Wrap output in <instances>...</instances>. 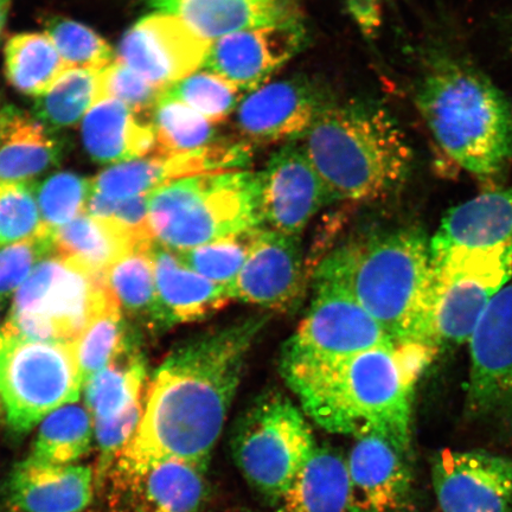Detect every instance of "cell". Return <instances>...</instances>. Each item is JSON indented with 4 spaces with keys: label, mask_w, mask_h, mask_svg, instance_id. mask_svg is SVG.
Instances as JSON below:
<instances>
[{
    "label": "cell",
    "mask_w": 512,
    "mask_h": 512,
    "mask_svg": "<svg viewBox=\"0 0 512 512\" xmlns=\"http://www.w3.org/2000/svg\"><path fill=\"white\" fill-rule=\"evenodd\" d=\"M131 342L125 328L123 311L112 297L96 312L91 323L74 342L83 386Z\"/></svg>",
    "instance_id": "35"
},
{
    "label": "cell",
    "mask_w": 512,
    "mask_h": 512,
    "mask_svg": "<svg viewBox=\"0 0 512 512\" xmlns=\"http://www.w3.org/2000/svg\"><path fill=\"white\" fill-rule=\"evenodd\" d=\"M145 376L143 357L131 342L83 386L93 422L117 419L142 400Z\"/></svg>",
    "instance_id": "29"
},
{
    "label": "cell",
    "mask_w": 512,
    "mask_h": 512,
    "mask_svg": "<svg viewBox=\"0 0 512 512\" xmlns=\"http://www.w3.org/2000/svg\"><path fill=\"white\" fill-rule=\"evenodd\" d=\"M259 175L264 228L300 236L318 211L331 202L302 144L281 147Z\"/></svg>",
    "instance_id": "16"
},
{
    "label": "cell",
    "mask_w": 512,
    "mask_h": 512,
    "mask_svg": "<svg viewBox=\"0 0 512 512\" xmlns=\"http://www.w3.org/2000/svg\"><path fill=\"white\" fill-rule=\"evenodd\" d=\"M316 297L284 352L313 357H343L395 344L382 326L341 291L315 286Z\"/></svg>",
    "instance_id": "13"
},
{
    "label": "cell",
    "mask_w": 512,
    "mask_h": 512,
    "mask_svg": "<svg viewBox=\"0 0 512 512\" xmlns=\"http://www.w3.org/2000/svg\"><path fill=\"white\" fill-rule=\"evenodd\" d=\"M315 286L341 291L360 304L396 345L437 351L431 329L430 241L415 229L356 239L323 256Z\"/></svg>",
    "instance_id": "4"
},
{
    "label": "cell",
    "mask_w": 512,
    "mask_h": 512,
    "mask_svg": "<svg viewBox=\"0 0 512 512\" xmlns=\"http://www.w3.org/2000/svg\"><path fill=\"white\" fill-rule=\"evenodd\" d=\"M240 89L221 76L202 70L165 89V93L183 102L211 123H220L241 102Z\"/></svg>",
    "instance_id": "37"
},
{
    "label": "cell",
    "mask_w": 512,
    "mask_h": 512,
    "mask_svg": "<svg viewBox=\"0 0 512 512\" xmlns=\"http://www.w3.org/2000/svg\"><path fill=\"white\" fill-rule=\"evenodd\" d=\"M46 229L35 185L0 182V246L32 238Z\"/></svg>",
    "instance_id": "40"
},
{
    "label": "cell",
    "mask_w": 512,
    "mask_h": 512,
    "mask_svg": "<svg viewBox=\"0 0 512 512\" xmlns=\"http://www.w3.org/2000/svg\"><path fill=\"white\" fill-rule=\"evenodd\" d=\"M54 253L96 273L104 274L121 256L138 247L139 243L112 222L82 214L53 233Z\"/></svg>",
    "instance_id": "28"
},
{
    "label": "cell",
    "mask_w": 512,
    "mask_h": 512,
    "mask_svg": "<svg viewBox=\"0 0 512 512\" xmlns=\"http://www.w3.org/2000/svg\"><path fill=\"white\" fill-rule=\"evenodd\" d=\"M206 473L165 460L133 473H111L112 512H201L208 497Z\"/></svg>",
    "instance_id": "20"
},
{
    "label": "cell",
    "mask_w": 512,
    "mask_h": 512,
    "mask_svg": "<svg viewBox=\"0 0 512 512\" xmlns=\"http://www.w3.org/2000/svg\"><path fill=\"white\" fill-rule=\"evenodd\" d=\"M210 43L181 19L156 12L126 32L118 60L165 91L203 67Z\"/></svg>",
    "instance_id": "12"
},
{
    "label": "cell",
    "mask_w": 512,
    "mask_h": 512,
    "mask_svg": "<svg viewBox=\"0 0 512 512\" xmlns=\"http://www.w3.org/2000/svg\"><path fill=\"white\" fill-rule=\"evenodd\" d=\"M163 92L119 60L100 70L101 100H119L134 113L155 107Z\"/></svg>",
    "instance_id": "42"
},
{
    "label": "cell",
    "mask_w": 512,
    "mask_h": 512,
    "mask_svg": "<svg viewBox=\"0 0 512 512\" xmlns=\"http://www.w3.org/2000/svg\"><path fill=\"white\" fill-rule=\"evenodd\" d=\"M68 69L47 34L17 35L6 44V76L19 92L38 98Z\"/></svg>",
    "instance_id": "30"
},
{
    "label": "cell",
    "mask_w": 512,
    "mask_h": 512,
    "mask_svg": "<svg viewBox=\"0 0 512 512\" xmlns=\"http://www.w3.org/2000/svg\"><path fill=\"white\" fill-rule=\"evenodd\" d=\"M260 175L207 172L174 179L147 195L153 241L171 251L264 228Z\"/></svg>",
    "instance_id": "6"
},
{
    "label": "cell",
    "mask_w": 512,
    "mask_h": 512,
    "mask_svg": "<svg viewBox=\"0 0 512 512\" xmlns=\"http://www.w3.org/2000/svg\"><path fill=\"white\" fill-rule=\"evenodd\" d=\"M466 407L512 428V283L492 300L469 342Z\"/></svg>",
    "instance_id": "11"
},
{
    "label": "cell",
    "mask_w": 512,
    "mask_h": 512,
    "mask_svg": "<svg viewBox=\"0 0 512 512\" xmlns=\"http://www.w3.org/2000/svg\"><path fill=\"white\" fill-rule=\"evenodd\" d=\"M62 144L17 108L0 111V182L28 183L59 164Z\"/></svg>",
    "instance_id": "26"
},
{
    "label": "cell",
    "mask_w": 512,
    "mask_h": 512,
    "mask_svg": "<svg viewBox=\"0 0 512 512\" xmlns=\"http://www.w3.org/2000/svg\"><path fill=\"white\" fill-rule=\"evenodd\" d=\"M453 249L512 256V188L490 189L448 210L430 241L431 256Z\"/></svg>",
    "instance_id": "22"
},
{
    "label": "cell",
    "mask_w": 512,
    "mask_h": 512,
    "mask_svg": "<svg viewBox=\"0 0 512 512\" xmlns=\"http://www.w3.org/2000/svg\"><path fill=\"white\" fill-rule=\"evenodd\" d=\"M209 42L233 32L303 22L299 0H146Z\"/></svg>",
    "instance_id": "21"
},
{
    "label": "cell",
    "mask_w": 512,
    "mask_h": 512,
    "mask_svg": "<svg viewBox=\"0 0 512 512\" xmlns=\"http://www.w3.org/2000/svg\"><path fill=\"white\" fill-rule=\"evenodd\" d=\"M100 100V70L72 68L38 96L34 113L41 124L55 130L78 124Z\"/></svg>",
    "instance_id": "32"
},
{
    "label": "cell",
    "mask_w": 512,
    "mask_h": 512,
    "mask_svg": "<svg viewBox=\"0 0 512 512\" xmlns=\"http://www.w3.org/2000/svg\"><path fill=\"white\" fill-rule=\"evenodd\" d=\"M82 388L74 344L0 329V398L11 430L29 432L57 408L78 401Z\"/></svg>",
    "instance_id": "9"
},
{
    "label": "cell",
    "mask_w": 512,
    "mask_h": 512,
    "mask_svg": "<svg viewBox=\"0 0 512 512\" xmlns=\"http://www.w3.org/2000/svg\"><path fill=\"white\" fill-rule=\"evenodd\" d=\"M266 323L265 316L247 318L203 332L171 351L153 375L142 420L110 475L139 472L165 460L207 472L247 356Z\"/></svg>",
    "instance_id": "1"
},
{
    "label": "cell",
    "mask_w": 512,
    "mask_h": 512,
    "mask_svg": "<svg viewBox=\"0 0 512 512\" xmlns=\"http://www.w3.org/2000/svg\"><path fill=\"white\" fill-rule=\"evenodd\" d=\"M503 29L505 31V37L508 38L509 43L512 47V12L510 15L503 19Z\"/></svg>",
    "instance_id": "44"
},
{
    "label": "cell",
    "mask_w": 512,
    "mask_h": 512,
    "mask_svg": "<svg viewBox=\"0 0 512 512\" xmlns=\"http://www.w3.org/2000/svg\"><path fill=\"white\" fill-rule=\"evenodd\" d=\"M435 351L387 344L343 357L288 354L281 374L303 412L329 433L380 437L413 454L414 384Z\"/></svg>",
    "instance_id": "2"
},
{
    "label": "cell",
    "mask_w": 512,
    "mask_h": 512,
    "mask_svg": "<svg viewBox=\"0 0 512 512\" xmlns=\"http://www.w3.org/2000/svg\"><path fill=\"white\" fill-rule=\"evenodd\" d=\"M443 512H512V459L486 451L444 450L431 465Z\"/></svg>",
    "instance_id": "14"
},
{
    "label": "cell",
    "mask_w": 512,
    "mask_h": 512,
    "mask_svg": "<svg viewBox=\"0 0 512 512\" xmlns=\"http://www.w3.org/2000/svg\"><path fill=\"white\" fill-rule=\"evenodd\" d=\"M347 458L330 447H316L278 503L277 512H348Z\"/></svg>",
    "instance_id": "27"
},
{
    "label": "cell",
    "mask_w": 512,
    "mask_h": 512,
    "mask_svg": "<svg viewBox=\"0 0 512 512\" xmlns=\"http://www.w3.org/2000/svg\"><path fill=\"white\" fill-rule=\"evenodd\" d=\"M46 34L70 69L102 70L114 62L110 44L78 22L51 19Z\"/></svg>",
    "instance_id": "39"
},
{
    "label": "cell",
    "mask_w": 512,
    "mask_h": 512,
    "mask_svg": "<svg viewBox=\"0 0 512 512\" xmlns=\"http://www.w3.org/2000/svg\"><path fill=\"white\" fill-rule=\"evenodd\" d=\"M51 230L0 248V302L18 291L40 262L54 253Z\"/></svg>",
    "instance_id": "41"
},
{
    "label": "cell",
    "mask_w": 512,
    "mask_h": 512,
    "mask_svg": "<svg viewBox=\"0 0 512 512\" xmlns=\"http://www.w3.org/2000/svg\"><path fill=\"white\" fill-rule=\"evenodd\" d=\"M10 0H0V10H5L9 8Z\"/></svg>",
    "instance_id": "46"
},
{
    "label": "cell",
    "mask_w": 512,
    "mask_h": 512,
    "mask_svg": "<svg viewBox=\"0 0 512 512\" xmlns=\"http://www.w3.org/2000/svg\"><path fill=\"white\" fill-rule=\"evenodd\" d=\"M82 138L95 162H128L157 153V137L152 124H144L123 102L102 99L82 121Z\"/></svg>",
    "instance_id": "25"
},
{
    "label": "cell",
    "mask_w": 512,
    "mask_h": 512,
    "mask_svg": "<svg viewBox=\"0 0 512 512\" xmlns=\"http://www.w3.org/2000/svg\"><path fill=\"white\" fill-rule=\"evenodd\" d=\"M92 416L70 403L42 421L30 458L54 465H74L92 445Z\"/></svg>",
    "instance_id": "31"
},
{
    "label": "cell",
    "mask_w": 512,
    "mask_h": 512,
    "mask_svg": "<svg viewBox=\"0 0 512 512\" xmlns=\"http://www.w3.org/2000/svg\"><path fill=\"white\" fill-rule=\"evenodd\" d=\"M348 10L364 35L374 36L382 22L381 0H347Z\"/></svg>",
    "instance_id": "43"
},
{
    "label": "cell",
    "mask_w": 512,
    "mask_h": 512,
    "mask_svg": "<svg viewBox=\"0 0 512 512\" xmlns=\"http://www.w3.org/2000/svg\"><path fill=\"white\" fill-rule=\"evenodd\" d=\"M112 297L104 274L53 253L18 288L2 329L35 341L74 344Z\"/></svg>",
    "instance_id": "7"
},
{
    "label": "cell",
    "mask_w": 512,
    "mask_h": 512,
    "mask_svg": "<svg viewBox=\"0 0 512 512\" xmlns=\"http://www.w3.org/2000/svg\"><path fill=\"white\" fill-rule=\"evenodd\" d=\"M330 201L373 202L400 190L416 156L399 120L380 101H334L303 138Z\"/></svg>",
    "instance_id": "5"
},
{
    "label": "cell",
    "mask_w": 512,
    "mask_h": 512,
    "mask_svg": "<svg viewBox=\"0 0 512 512\" xmlns=\"http://www.w3.org/2000/svg\"><path fill=\"white\" fill-rule=\"evenodd\" d=\"M0 512H17V511L12 510V509H9V510H2V511H0Z\"/></svg>",
    "instance_id": "47"
},
{
    "label": "cell",
    "mask_w": 512,
    "mask_h": 512,
    "mask_svg": "<svg viewBox=\"0 0 512 512\" xmlns=\"http://www.w3.org/2000/svg\"><path fill=\"white\" fill-rule=\"evenodd\" d=\"M93 191L92 181L72 172H59L35 187L44 227L55 232L86 213Z\"/></svg>",
    "instance_id": "38"
},
{
    "label": "cell",
    "mask_w": 512,
    "mask_h": 512,
    "mask_svg": "<svg viewBox=\"0 0 512 512\" xmlns=\"http://www.w3.org/2000/svg\"><path fill=\"white\" fill-rule=\"evenodd\" d=\"M409 460L380 437L357 438L347 458L348 512H413L416 485Z\"/></svg>",
    "instance_id": "19"
},
{
    "label": "cell",
    "mask_w": 512,
    "mask_h": 512,
    "mask_svg": "<svg viewBox=\"0 0 512 512\" xmlns=\"http://www.w3.org/2000/svg\"><path fill=\"white\" fill-rule=\"evenodd\" d=\"M5 496L17 512H80L92 501L93 472L85 466L54 465L29 457L11 471Z\"/></svg>",
    "instance_id": "23"
},
{
    "label": "cell",
    "mask_w": 512,
    "mask_h": 512,
    "mask_svg": "<svg viewBox=\"0 0 512 512\" xmlns=\"http://www.w3.org/2000/svg\"><path fill=\"white\" fill-rule=\"evenodd\" d=\"M431 259L435 348L469 343L492 300L511 279L512 256L504 251L453 249Z\"/></svg>",
    "instance_id": "10"
},
{
    "label": "cell",
    "mask_w": 512,
    "mask_h": 512,
    "mask_svg": "<svg viewBox=\"0 0 512 512\" xmlns=\"http://www.w3.org/2000/svg\"><path fill=\"white\" fill-rule=\"evenodd\" d=\"M316 447L304 412L280 393L256 399L236 422L230 440L242 476L273 507Z\"/></svg>",
    "instance_id": "8"
},
{
    "label": "cell",
    "mask_w": 512,
    "mask_h": 512,
    "mask_svg": "<svg viewBox=\"0 0 512 512\" xmlns=\"http://www.w3.org/2000/svg\"><path fill=\"white\" fill-rule=\"evenodd\" d=\"M152 245L138 247L121 256L104 273V279L121 311L150 318L155 323L156 281Z\"/></svg>",
    "instance_id": "33"
},
{
    "label": "cell",
    "mask_w": 512,
    "mask_h": 512,
    "mask_svg": "<svg viewBox=\"0 0 512 512\" xmlns=\"http://www.w3.org/2000/svg\"><path fill=\"white\" fill-rule=\"evenodd\" d=\"M151 258L156 281L155 323L170 326L197 322L233 300L227 286L192 271L171 249L153 242Z\"/></svg>",
    "instance_id": "24"
},
{
    "label": "cell",
    "mask_w": 512,
    "mask_h": 512,
    "mask_svg": "<svg viewBox=\"0 0 512 512\" xmlns=\"http://www.w3.org/2000/svg\"><path fill=\"white\" fill-rule=\"evenodd\" d=\"M413 104L435 144L486 190L512 166V101L464 51L446 42L419 49Z\"/></svg>",
    "instance_id": "3"
},
{
    "label": "cell",
    "mask_w": 512,
    "mask_h": 512,
    "mask_svg": "<svg viewBox=\"0 0 512 512\" xmlns=\"http://www.w3.org/2000/svg\"><path fill=\"white\" fill-rule=\"evenodd\" d=\"M305 284L300 236L262 228L229 292L243 303L288 311L300 303Z\"/></svg>",
    "instance_id": "17"
},
{
    "label": "cell",
    "mask_w": 512,
    "mask_h": 512,
    "mask_svg": "<svg viewBox=\"0 0 512 512\" xmlns=\"http://www.w3.org/2000/svg\"><path fill=\"white\" fill-rule=\"evenodd\" d=\"M6 14H8V9L0 10V31H2L3 24L5 22Z\"/></svg>",
    "instance_id": "45"
},
{
    "label": "cell",
    "mask_w": 512,
    "mask_h": 512,
    "mask_svg": "<svg viewBox=\"0 0 512 512\" xmlns=\"http://www.w3.org/2000/svg\"><path fill=\"white\" fill-rule=\"evenodd\" d=\"M335 99L304 76L261 86L241 100L236 111L239 130L256 143L303 139L319 115Z\"/></svg>",
    "instance_id": "15"
},
{
    "label": "cell",
    "mask_w": 512,
    "mask_h": 512,
    "mask_svg": "<svg viewBox=\"0 0 512 512\" xmlns=\"http://www.w3.org/2000/svg\"><path fill=\"white\" fill-rule=\"evenodd\" d=\"M151 124L156 131L157 155L194 152L213 144V123L165 91L153 107Z\"/></svg>",
    "instance_id": "34"
},
{
    "label": "cell",
    "mask_w": 512,
    "mask_h": 512,
    "mask_svg": "<svg viewBox=\"0 0 512 512\" xmlns=\"http://www.w3.org/2000/svg\"><path fill=\"white\" fill-rule=\"evenodd\" d=\"M303 22L233 32L210 43L203 68L255 91L305 46Z\"/></svg>",
    "instance_id": "18"
},
{
    "label": "cell",
    "mask_w": 512,
    "mask_h": 512,
    "mask_svg": "<svg viewBox=\"0 0 512 512\" xmlns=\"http://www.w3.org/2000/svg\"><path fill=\"white\" fill-rule=\"evenodd\" d=\"M260 229L227 236L176 254L192 271L229 288L245 265Z\"/></svg>",
    "instance_id": "36"
}]
</instances>
